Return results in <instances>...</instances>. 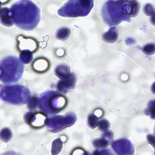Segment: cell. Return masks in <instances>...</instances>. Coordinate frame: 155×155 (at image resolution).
Returning a JSON list of instances; mask_svg holds the SVG:
<instances>
[{
  "mask_svg": "<svg viewBox=\"0 0 155 155\" xmlns=\"http://www.w3.org/2000/svg\"><path fill=\"white\" fill-rule=\"evenodd\" d=\"M110 124L107 119H104L100 120L98 123L97 127L100 131L102 132L107 131L110 128Z\"/></svg>",
  "mask_w": 155,
  "mask_h": 155,
  "instance_id": "603a6c76",
  "label": "cell"
},
{
  "mask_svg": "<svg viewBox=\"0 0 155 155\" xmlns=\"http://www.w3.org/2000/svg\"><path fill=\"white\" fill-rule=\"evenodd\" d=\"M39 104V99L36 96L31 97L27 103V107L31 111L35 110L37 108Z\"/></svg>",
  "mask_w": 155,
  "mask_h": 155,
  "instance_id": "44dd1931",
  "label": "cell"
},
{
  "mask_svg": "<svg viewBox=\"0 0 155 155\" xmlns=\"http://www.w3.org/2000/svg\"><path fill=\"white\" fill-rule=\"evenodd\" d=\"M94 5V0H69L58 10V13L64 17H84L89 14Z\"/></svg>",
  "mask_w": 155,
  "mask_h": 155,
  "instance_id": "5b68a950",
  "label": "cell"
},
{
  "mask_svg": "<svg viewBox=\"0 0 155 155\" xmlns=\"http://www.w3.org/2000/svg\"><path fill=\"white\" fill-rule=\"evenodd\" d=\"M34 69L38 72L43 73L49 69L50 63L49 61L45 58H40L35 61L33 64Z\"/></svg>",
  "mask_w": 155,
  "mask_h": 155,
  "instance_id": "9a60e30c",
  "label": "cell"
},
{
  "mask_svg": "<svg viewBox=\"0 0 155 155\" xmlns=\"http://www.w3.org/2000/svg\"><path fill=\"white\" fill-rule=\"evenodd\" d=\"M63 141L60 138L54 140L52 143V155H57L61 152L63 147Z\"/></svg>",
  "mask_w": 155,
  "mask_h": 155,
  "instance_id": "2e32d148",
  "label": "cell"
},
{
  "mask_svg": "<svg viewBox=\"0 0 155 155\" xmlns=\"http://www.w3.org/2000/svg\"><path fill=\"white\" fill-rule=\"evenodd\" d=\"M152 91L155 94V82L153 84L152 86Z\"/></svg>",
  "mask_w": 155,
  "mask_h": 155,
  "instance_id": "f1b7e54d",
  "label": "cell"
},
{
  "mask_svg": "<svg viewBox=\"0 0 155 155\" xmlns=\"http://www.w3.org/2000/svg\"><path fill=\"white\" fill-rule=\"evenodd\" d=\"M71 34V30L67 27L61 28L57 31L56 34V39L61 41L67 40Z\"/></svg>",
  "mask_w": 155,
  "mask_h": 155,
  "instance_id": "e0dca14e",
  "label": "cell"
},
{
  "mask_svg": "<svg viewBox=\"0 0 155 155\" xmlns=\"http://www.w3.org/2000/svg\"><path fill=\"white\" fill-rule=\"evenodd\" d=\"M77 121V117L73 112H69L64 115H54L46 121L47 129L53 133H57L73 125Z\"/></svg>",
  "mask_w": 155,
  "mask_h": 155,
  "instance_id": "52a82bcc",
  "label": "cell"
},
{
  "mask_svg": "<svg viewBox=\"0 0 155 155\" xmlns=\"http://www.w3.org/2000/svg\"><path fill=\"white\" fill-rule=\"evenodd\" d=\"M12 133L9 128H3L0 131V139L3 142H9L12 139Z\"/></svg>",
  "mask_w": 155,
  "mask_h": 155,
  "instance_id": "d6986e66",
  "label": "cell"
},
{
  "mask_svg": "<svg viewBox=\"0 0 155 155\" xmlns=\"http://www.w3.org/2000/svg\"><path fill=\"white\" fill-rule=\"evenodd\" d=\"M93 155H115L109 149H104L94 151Z\"/></svg>",
  "mask_w": 155,
  "mask_h": 155,
  "instance_id": "d4e9b609",
  "label": "cell"
},
{
  "mask_svg": "<svg viewBox=\"0 0 155 155\" xmlns=\"http://www.w3.org/2000/svg\"><path fill=\"white\" fill-rule=\"evenodd\" d=\"M103 111L101 110H99V109H97V110H96L94 112V114L98 118L101 117L103 115Z\"/></svg>",
  "mask_w": 155,
  "mask_h": 155,
  "instance_id": "4316f807",
  "label": "cell"
},
{
  "mask_svg": "<svg viewBox=\"0 0 155 155\" xmlns=\"http://www.w3.org/2000/svg\"><path fill=\"white\" fill-rule=\"evenodd\" d=\"M67 104V98L61 93L50 90L41 96L38 106L43 113L51 115L60 113Z\"/></svg>",
  "mask_w": 155,
  "mask_h": 155,
  "instance_id": "3957f363",
  "label": "cell"
},
{
  "mask_svg": "<svg viewBox=\"0 0 155 155\" xmlns=\"http://www.w3.org/2000/svg\"><path fill=\"white\" fill-rule=\"evenodd\" d=\"M77 81V77L76 74L72 73L69 77L59 81L56 84V88L60 93L66 94L75 87Z\"/></svg>",
  "mask_w": 155,
  "mask_h": 155,
  "instance_id": "30bf717a",
  "label": "cell"
},
{
  "mask_svg": "<svg viewBox=\"0 0 155 155\" xmlns=\"http://www.w3.org/2000/svg\"><path fill=\"white\" fill-rule=\"evenodd\" d=\"M20 58L21 61L25 64L30 63L33 59L31 51L29 50H24L20 54Z\"/></svg>",
  "mask_w": 155,
  "mask_h": 155,
  "instance_id": "ac0fdd59",
  "label": "cell"
},
{
  "mask_svg": "<svg viewBox=\"0 0 155 155\" xmlns=\"http://www.w3.org/2000/svg\"><path fill=\"white\" fill-rule=\"evenodd\" d=\"M147 138L148 143L154 148V155H155V137L154 135L152 134L147 135Z\"/></svg>",
  "mask_w": 155,
  "mask_h": 155,
  "instance_id": "484cf974",
  "label": "cell"
},
{
  "mask_svg": "<svg viewBox=\"0 0 155 155\" xmlns=\"http://www.w3.org/2000/svg\"><path fill=\"white\" fill-rule=\"evenodd\" d=\"M25 122L27 124L35 127H41L46 124L47 117L42 113H34L30 112L26 113L24 117Z\"/></svg>",
  "mask_w": 155,
  "mask_h": 155,
  "instance_id": "9c48e42d",
  "label": "cell"
},
{
  "mask_svg": "<svg viewBox=\"0 0 155 155\" xmlns=\"http://www.w3.org/2000/svg\"><path fill=\"white\" fill-rule=\"evenodd\" d=\"M154 136L155 137V127L154 128Z\"/></svg>",
  "mask_w": 155,
  "mask_h": 155,
  "instance_id": "4dcf8cb0",
  "label": "cell"
},
{
  "mask_svg": "<svg viewBox=\"0 0 155 155\" xmlns=\"http://www.w3.org/2000/svg\"><path fill=\"white\" fill-rule=\"evenodd\" d=\"M143 51L147 54H152L155 52V45L153 44H149L144 46Z\"/></svg>",
  "mask_w": 155,
  "mask_h": 155,
  "instance_id": "cb8c5ba5",
  "label": "cell"
},
{
  "mask_svg": "<svg viewBox=\"0 0 155 155\" xmlns=\"http://www.w3.org/2000/svg\"><path fill=\"white\" fill-rule=\"evenodd\" d=\"M127 7L123 0H108L101 10L103 21L108 26L117 25L124 21H128Z\"/></svg>",
  "mask_w": 155,
  "mask_h": 155,
  "instance_id": "7a4b0ae2",
  "label": "cell"
},
{
  "mask_svg": "<svg viewBox=\"0 0 155 155\" xmlns=\"http://www.w3.org/2000/svg\"><path fill=\"white\" fill-rule=\"evenodd\" d=\"M87 155H92L91 154H90V153H87Z\"/></svg>",
  "mask_w": 155,
  "mask_h": 155,
  "instance_id": "f546056e",
  "label": "cell"
},
{
  "mask_svg": "<svg viewBox=\"0 0 155 155\" xmlns=\"http://www.w3.org/2000/svg\"><path fill=\"white\" fill-rule=\"evenodd\" d=\"M114 134L112 131H104L101 135L100 138H97L93 141V144L95 148L104 149L106 148L113 141Z\"/></svg>",
  "mask_w": 155,
  "mask_h": 155,
  "instance_id": "8fae6325",
  "label": "cell"
},
{
  "mask_svg": "<svg viewBox=\"0 0 155 155\" xmlns=\"http://www.w3.org/2000/svg\"><path fill=\"white\" fill-rule=\"evenodd\" d=\"M13 21L16 26L26 31L33 30L41 20L40 8L30 0H21L12 6Z\"/></svg>",
  "mask_w": 155,
  "mask_h": 155,
  "instance_id": "6da1fadb",
  "label": "cell"
},
{
  "mask_svg": "<svg viewBox=\"0 0 155 155\" xmlns=\"http://www.w3.org/2000/svg\"><path fill=\"white\" fill-rule=\"evenodd\" d=\"M0 21L2 24L7 26H11L13 25V14L12 10L7 8L0 10Z\"/></svg>",
  "mask_w": 155,
  "mask_h": 155,
  "instance_id": "7c38bea8",
  "label": "cell"
},
{
  "mask_svg": "<svg viewBox=\"0 0 155 155\" xmlns=\"http://www.w3.org/2000/svg\"><path fill=\"white\" fill-rule=\"evenodd\" d=\"M111 147L117 155H134V153L133 144L126 138L115 140L112 143Z\"/></svg>",
  "mask_w": 155,
  "mask_h": 155,
  "instance_id": "ba28073f",
  "label": "cell"
},
{
  "mask_svg": "<svg viewBox=\"0 0 155 155\" xmlns=\"http://www.w3.org/2000/svg\"><path fill=\"white\" fill-rule=\"evenodd\" d=\"M87 122L89 127L91 129H94L98 124V117L94 114H90L87 116Z\"/></svg>",
  "mask_w": 155,
  "mask_h": 155,
  "instance_id": "ffe728a7",
  "label": "cell"
},
{
  "mask_svg": "<svg viewBox=\"0 0 155 155\" xmlns=\"http://www.w3.org/2000/svg\"><path fill=\"white\" fill-rule=\"evenodd\" d=\"M1 155H21L17 153H15L14 152H12V151H10V152H5L4 153L2 154Z\"/></svg>",
  "mask_w": 155,
  "mask_h": 155,
  "instance_id": "83f0119b",
  "label": "cell"
},
{
  "mask_svg": "<svg viewBox=\"0 0 155 155\" xmlns=\"http://www.w3.org/2000/svg\"><path fill=\"white\" fill-rule=\"evenodd\" d=\"M118 33L116 26H112L108 31L103 35V40L106 42L114 43L118 39Z\"/></svg>",
  "mask_w": 155,
  "mask_h": 155,
  "instance_id": "4fadbf2b",
  "label": "cell"
},
{
  "mask_svg": "<svg viewBox=\"0 0 155 155\" xmlns=\"http://www.w3.org/2000/svg\"><path fill=\"white\" fill-rule=\"evenodd\" d=\"M54 73L60 79H65L71 75V69L69 66L66 64H60L55 67Z\"/></svg>",
  "mask_w": 155,
  "mask_h": 155,
  "instance_id": "5bb4252c",
  "label": "cell"
},
{
  "mask_svg": "<svg viewBox=\"0 0 155 155\" xmlns=\"http://www.w3.org/2000/svg\"><path fill=\"white\" fill-rule=\"evenodd\" d=\"M147 115H150L152 119H155V100L151 101L148 104V108L145 111Z\"/></svg>",
  "mask_w": 155,
  "mask_h": 155,
  "instance_id": "7402d4cb",
  "label": "cell"
},
{
  "mask_svg": "<svg viewBox=\"0 0 155 155\" xmlns=\"http://www.w3.org/2000/svg\"><path fill=\"white\" fill-rule=\"evenodd\" d=\"M24 70L23 65L16 57H5L0 62V80L5 84H12L20 80Z\"/></svg>",
  "mask_w": 155,
  "mask_h": 155,
  "instance_id": "277c9868",
  "label": "cell"
},
{
  "mask_svg": "<svg viewBox=\"0 0 155 155\" xmlns=\"http://www.w3.org/2000/svg\"><path fill=\"white\" fill-rule=\"evenodd\" d=\"M0 98L12 104H25L31 98V92L27 87L21 85L7 86L0 90Z\"/></svg>",
  "mask_w": 155,
  "mask_h": 155,
  "instance_id": "8992f818",
  "label": "cell"
}]
</instances>
